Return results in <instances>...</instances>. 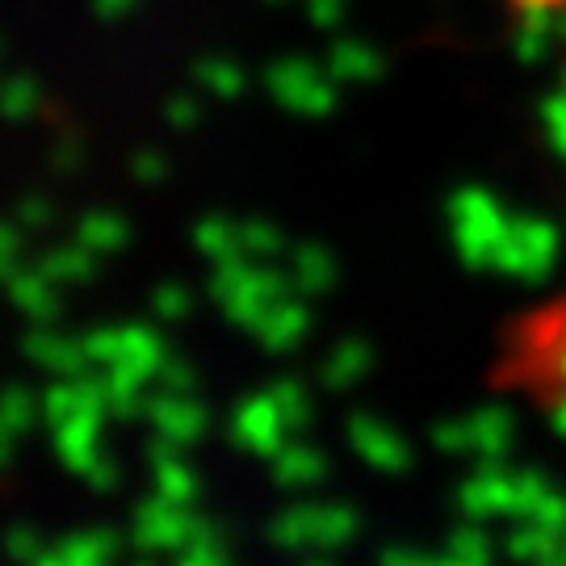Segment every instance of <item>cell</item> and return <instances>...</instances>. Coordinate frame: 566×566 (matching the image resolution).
Segmentation results:
<instances>
[{
	"instance_id": "obj_1",
	"label": "cell",
	"mask_w": 566,
	"mask_h": 566,
	"mask_svg": "<svg viewBox=\"0 0 566 566\" xmlns=\"http://www.w3.org/2000/svg\"><path fill=\"white\" fill-rule=\"evenodd\" d=\"M453 243L465 269H495V252L504 243L507 210L486 189H458L446 202Z\"/></svg>"
},
{
	"instance_id": "obj_2",
	"label": "cell",
	"mask_w": 566,
	"mask_h": 566,
	"mask_svg": "<svg viewBox=\"0 0 566 566\" xmlns=\"http://www.w3.org/2000/svg\"><path fill=\"white\" fill-rule=\"evenodd\" d=\"M554 261H558V227L546 219H528V214H507L495 269L516 282H546Z\"/></svg>"
},
{
	"instance_id": "obj_3",
	"label": "cell",
	"mask_w": 566,
	"mask_h": 566,
	"mask_svg": "<svg viewBox=\"0 0 566 566\" xmlns=\"http://www.w3.org/2000/svg\"><path fill=\"white\" fill-rule=\"evenodd\" d=\"M290 290H294V277L282 273V269H273V264H243V273L235 277L231 294L219 306L227 311L231 324L256 336L261 324L269 319V311L282 298H290Z\"/></svg>"
},
{
	"instance_id": "obj_4",
	"label": "cell",
	"mask_w": 566,
	"mask_h": 566,
	"mask_svg": "<svg viewBox=\"0 0 566 566\" xmlns=\"http://www.w3.org/2000/svg\"><path fill=\"white\" fill-rule=\"evenodd\" d=\"M198 533V512H189L185 504H172L168 495H147L135 507V525H130V542L139 549H185Z\"/></svg>"
},
{
	"instance_id": "obj_5",
	"label": "cell",
	"mask_w": 566,
	"mask_h": 566,
	"mask_svg": "<svg viewBox=\"0 0 566 566\" xmlns=\"http://www.w3.org/2000/svg\"><path fill=\"white\" fill-rule=\"evenodd\" d=\"M269 93L294 109V114H306V118H319L336 105V93H332V81L327 72L311 67L303 60H282L269 67Z\"/></svg>"
},
{
	"instance_id": "obj_6",
	"label": "cell",
	"mask_w": 566,
	"mask_h": 566,
	"mask_svg": "<svg viewBox=\"0 0 566 566\" xmlns=\"http://www.w3.org/2000/svg\"><path fill=\"white\" fill-rule=\"evenodd\" d=\"M285 437H290V428H285L282 411H277L269 390L243 399V403L235 407V416H231V441L240 449H248V453L264 458V462H273V458L282 453Z\"/></svg>"
},
{
	"instance_id": "obj_7",
	"label": "cell",
	"mask_w": 566,
	"mask_h": 566,
	"mask_svg": "<svg viewBox=\"0 0 566 566\" xmlns=\"http://www.w3.org/2000/svg\"><path fill=\"white\" fill-rule=\"evenodd\" d=\"M458 507L470 521L486 516H512V470L504 458H479V474L458 486Z\"/></svg>"
},
{
	"instance_id": "obj_8",
	"label": "cell",
	"mask_w": 566,
	"mask_h": 566,
	"mask_svg": "<svg viewBox=\"0 0 566 566\" xmlns=\"http://www.w3.org/2000/svg\"><path fill=\"white\" fill-rule=\"evenodd\" d=\"M348 446L357 449L361 462H369L382 474H403L407 465H411V449H407L403 437L390 424H382V420L365 416V411L348 416Z\"/></svg>"
},
{
	"instance_id": "obj_9",
	"label": "cell",
	"mask_w": 566,
	"mask_h": 566,
	"mask_svg": "<svg viewBox=\"0 0 566 566\" xmlns=\"http://www.w3.org/2000/svg\"><path fill=\"white\" fill-rule=\"evenodd\" d=\"M147 420L151 428L168 437V441H177V446H193V441H202L206 428H210V416H206L202 403H193L189 395H177V390H160V395H151L147 399Z\"/></svg>"
},
{
	"instance_id": "obj_10",
	"label": "cell",
	"mask_w": 566,
	"mask_h": 566,
	"mask_svg": "<svg viewBox=\"0 0 566 566\" xmlns=\"http://www.w3.org/2000/svg\"><path fill=\"white\" fill-rule=\"evenodd\" d=\"M21 353L34 365H42L46 374H55V378H81L84 369H93L81 340H67L60 332H46V324H39L21 340Z\"/></svg>"
},
{
	"instance_id": "obj_11",
	"label": "cell",
	"mask_w": 566,
	"mask_h": 566,
	"mask_svg": "<svg viewBox=\"0 0 566 566\" xmlns=\"http://www.w3.org/2000/svg\"><path fill=\"white\" fill-rule=\"evenodd\" d=\"M102 411H76L55 428V453L72 474H88V465L102 453Z\"/></svg>"
},
{
	"instance_id": "obj_12",
	"label": "cell",
	"mask_w": 566,
	"mask_h": 566,
	"mask_svg": "<svg viewBox=\"0 0 566 566\" xmlns=\"http://www.w3.org/2000/svg\"><path fill=\"white\" fill-rule=\"evenodd\" d=\"M9 298L18 311H25L34 324H55L60 319V294H55V282L42 273V269H21L9 277Z\"/></svg>"
},
{
	"instance_id": "obj_13",
	"label": "cell",
	"mask_w": 566,
	"mask_h": 566,
	"mask_svg": "<svg viewBox=\"0 0 566 566\" xmlns=\"http://www.w3.org/2000/svg\"><path fill=\"white\" fill-rule=\"evenodd\" d=\"M118 336H122V348H118V361L114 365H126V369H135L139 378L151 382V378L160 374V365L168 361V344H164V336L147 324H126V327H118Z\"/></svg>"
},
{
	"instance_id": "obj_14",
	"label": "cell",
	"mask_w": 566,
	"mask_h": 566,
	"mask_svg": "<svg viewBox=\"0 0 566 566\" xmlns=\"http://www.w3.org/2000/svg\"><path fill=\"white\" fill-rule=\"evenodd\" d=\"M273 483L285 486V491H303V486H315L327 474V458L315 446H285L277 458H273Z\"/></svg>"
},
{
	"instance_id": "obj_15",
	"label": "cell",
	"mask_w": 566,
	"mask_h": 566,
	"mask_svg": "<svg viewBox=\"0 0 566 566\" xmlns=\"http://www.w3.org/2000/svg\"><path fill=\"white\" fill-rule=\"evenodd\" d=\"M290 277H294V290L298 294H327L332 282H336V256L327 252L324 243H298L290 252Z\"/></svg>"
},
{
	"instance_id": "obj_16",
	"label": "cell",
	"mask_w": 566,
	"mask_h": 566,
	"mask_svg": "<svg viewBox=\"0 0 566 566\" xmlns=\"http://www.w3.org/2000/svg\"><path fill=\"white\" fill-rule=\"evenodd\" d=\"M470 432H474V453L479 458H504L516 437V420L512 411L500 403H486L470 416Z\"/></svg>"
},
{
	"instance_id": "obj_17",
	"label": "cell",
	"mask_w": 566,
	"mask_h": 566,
	"mask_svg": "<svg viewBox=\"0 0 566 566\" xmlns=\"http://www.w3.org/2000/svg\"><path fill=\"white\" fill-rule=\"evenodd\" d=\"M369 365H374V348L357 336H348L332 348V357L324 361L319 369V378H324L327 390H348L353 382H361L365 374H369Z\"/></svg>"
},
{
	"instance_id": "obj_18",
	"label": "cell",
	"mask_w": 566,
	"mask_h": 566,
	"mask_svg": "<svg viewBox=\"0 0 566 566\" xmlns=\"http://www.w3.org/2000/svg\"><path fill=\"white\" fill-rule=\"evenodd\" d=\"M306 327H311V315H306V306L294 303V298H282V303L269 311V319L261 324L256 340H261L269 353H290V348H294V344L306 336Z\"/></svg>"
},
{
	"instance_id": "obj_19",
	"label": "cell",
	"mask_w": 566,
	"mask_h": 566,
	"mask_svg": "<svg viewBox=\"0 0 566 566\" xmlns=\"http://www.w3.org/2000/svg\"><path fill=\"white\" fill-rule=\"evenodd\" d=\"M315 525H319V504H290L269 521V542L282 549L315 546Z\"/></svg>"
},
{
	"instance_id": "obj_20",
	"label": "cell",
	"mask_w": 566,
	"mask_h": 566,
	"mask_svg": "<svg viewBox=\"0 0 566 566\" xmlns=\"http://www.w3.org/2000/svg\"><path fill=\"white\" fill-rule=\"evenodd\" d=\"M34 416H42V399L34 403L30 386H9L0 403V446H13L18 437H25L34 428Z\"/></svg>"
},
{
	"instance_id": "obj_21",
	"label": "cell",
	"mask_w": 566,
	"mask_h": 566,
	"mask_svg": "<svg viewBox=\"0 0 566 566\" xmlns=\"http://www.w3.org/2000/svg\"><path fill=\"white\" fill-rule=\"evenodd\" d=\"M327 72H332L336 81H369V76L382 72V60H378V51H369L365 42L344 39L327 51Z\"/></svg>"
},
{
	"instance_id": "obj_22",
	"label": "cell",
	"mask_w": 566,
	"mask_h": 566,
	"mask_svg": "<svg viewBox=\"0 0 566 566\" xmlns=\"http://www.w3.org/2000/svg\"><path fill=\"white\" fill-rule=\"evenodd\" d=\"M76 240H81L84 248H93L97 256H109V252H118L122 243L130 240V227H126V219L114 214V210H93V214H84L81 227H76Z\"/></svg>"
},
{
	"instance_id": "obj_23",
	"label": "cell",
	"mask_w": 566,
	"mask_h": 566,
	"mask_svg": "<svg viewBox=\"0 0 566 566\" xmlns=\"http://www.w3.org/2000/svg\"><path fill=\"white\" fill-rule=\"evenodd\" d=\"M143 382H147V378H139L135 369H126V365H109V369H105V386H109V416H118V420L147 416Z\"/></svg>"
},
{
	"instance_id": "obj_24",
	"label": "cell",
	"mask_w": 566,
	"mask_h": 566,
	"mask_svg": "<svg viewBox=\"0 0 566 566\" xmlns=\"http://www.w3.org/2000/svg\"><path fill=\"white\" fill-rule=\"evenodd\" d=\"M39 269L55 285L60 282H88V277L97 273V252H93V248H84V243H76V248H51V252L42 256Z\"/></svg>"
},
{
	"instance_id": "obj_25",
	"label": "cell",
	"mask_w": 566,
	"mask_h": 566,
	"mask_svg": "<svg viewBox=\"0 0 566 566\" xmlns=\"http://www.w3.org/2000/svg\"><path fill=\"white\" fill-rule=\"evenodd\" d=\"M193 243H198L214 264L231 261V256H248L240 240V223L219 219V214H210V219H202V223L193 227Z\"/></svg>"
},
{
	"instance_id": "obj_26",
	"label": "cell",
	"mask_w": 566,
	"mask_h": 566,
	"mask_svg": "<svg viewBox=\"0 0 566 566\" xmlns=\"http://www.w3.org/2000/svg\"><path fill=\"white\" fill-rule=\"evenodd\" d=\"M118 537L109 533V528H84V533H72V537H63L60 542V554L67 563H97V566H109L118 558Z\"/></svg>"
},
{
	"instance_id": "obj_27",
	"label": "cell",
	"mask_w": 566,
	"mask_h": 566,
	"mask_svg": "<svg viewBox=\"0 0 566 566\" xmlns=\"http://www.w3.org/2000/svg\"><path fill=\"white\" fill-rule=\"evenodd\" d=\"M558 542H563V537H558V533H549L546 525H537V521H521V528H512V533H507V558H512V563L537 566L549 549L558 546Z\"/></svg>"
},
{
	"instance_id": "obj_28",
	"label": "cell",
	"mask_w": 566,
	"mask_h": 566,
	"mask_svg": "<svg viewBox=\"0 0 566 566\" xmlns=\"http://www.w3.org/2000/svg\"><path fill=\"white\" fill-rule=\"evenodd\" d=\"M151 474H156V491L168 495L172 504L189 507L193 500H198V491H202V486H198V474L181 462V453H177V458H160V462H151Z\"/></svg>"
},
{
	"instance_id": "obj_29",
	"label": "cell",
	"mask_w": 566,
	"mask_h": 566,
	"mask_svg": "<svg viewBox=\"0 0 566 566\" xmlns=\"http://www.w3.org/2000/svg\"><path fill=\"white\" fill-rule=\"evenodd\" d=\"M361 528V516L348 504H319V525H315V549H336L353 542Z\"/></svg>"
},
{
	"instance_id": "obj_30",
	"label": "cell",
	"mask_w": 566,
	"mask_h": 566,
	"mask_svg": "<svg viewBox=\"0 0 566 566\" xmlns=\"http://www.w3.org/2000/svg\"><path fill=\"white\" fill-rule=\"evenodd\" d=\"M269 395H273V403H277L290 432L311 428V395H306V386L298 378H277V382L269 386Z\"/></svg>"
},
{
	"instance_id": "obj_31",
	"label": "cell",
	"mask_w": 566,
	"mask_h": 566,
	"mask_svg": "<svg viewBox=\"0 0 566 566\" xmlns=\"http://www.w3.org/2000/svg\"><path fill=\"white\" fill-rule=\"evenodd\" d=\"M549 479L542 470H512V516L516 521H528L537 516V507L549 500Z\"/></svg>"
},
{
	"instance_id": "obj_32",
	"label": "cell",
	"mask_w": 566,
	"mask_h": 566,
	"mask_svg": "<svg viewBox=\"0 0 566 566\" xmlns=\"http://www.w3.org/2000/svg\"><path fill=\"white\" fill-rule=\"evenodd\" d=\"M449 563L453 566H491L495 558V546H491V537H486L483 528L474 525H462L449 533Z\"/></svg>"
},
{
	"instance_id": "obj_33",
	"label": "cell",
	"mask_w": 566,
	"mask_h": 566,
	"mask_svg": "<svg viewBox=\"0 0 566 566\" xmlns=\"http://www.w3.org/2000/svg\"><path fill=\"white\" fill-rule=\"evenodd\" d=\"M240 240H243V252L256 256V261H273V256L285 252L282 227H273L269 219H248V223H240Z\"/></svg>"
},
{
	"instance_id": "obj_34",
	"label": "cell",
	"mask_w": 566,
	"mask_h": 566,
	"mask_svg": "<svg viewBox=\"0 0 566 566\" xmlns=\"http://www.w3.org/2000/svg\"><path fill=\"white\" fill-rule=\"evenodd\" d=\"M81 411V395H76V378H60L42 390V420L51 428H60L67 416Z\"/></svg>"
},
{
	"instance_id": "obj_35",
	"label": "cell",
	"mask_w": 566,
	"mask_h": 566,
	"mask_svg": "<svg viewBox=\"0 0 566 566\" xmlns=\"http://www.w3.org/2000/svg\"><path fill=\"white\" fill-rule=\"evenodd\" d=\"M428 441L441 449V453H453V458H462V453H474L470 416H462V420H437V424L428 428Z\"/></svg>"
},
{
	"instance_id": "obj_36",
	"label": "cell",
	"mask_w": 566,
	"mask_h": 566,
	"mask_svg": "<svg viewBox=\"0 0 566 566\" xmlns=\"http://www.w3.org/2000/svg\"><path fill=\"white\" fill-rule=\"evenodd\" d=\"M198 81H202L210 93H219V97H240V88H243L240 67L231 60H202L198 63Z\"/></svg>"
},
{
	"instance_id": "obj_37",
	"label": "cell",
	"mask_w": 566,
	"mask_h": 566,
	"mask_svg": "<svg viewBox=\"0 0 566 566\" xmlns=\"http://www.w3.org/2000/svg\"><path fill=\"white\" fill-rule=\"evenodd\" d=\"M189 306H193V294L177 282L156 285V294H151V311H156L160 319H185V315H189Z\"/></svg>"
},
{
	"instance_id": "obj_38",
	"label": "cell",
	"mask_w": 566,
	"mask_h": 566,
	"mask_svg": "<svg viewBox=\"0 0 566 566\" xmlns=\"http://www.w3.org/2000/svg\"><path fill=\"white\" fill-rule=\"evenodd\" d=\"M81 344H84V353H88V361L102 365V369H109V365L118 361L122 336H118V327H93Z\"/></svg>"
},
{
	"instance_id": "obj_39",
	"label": "cell",
	"mask_w": 566,
	"mask_h": 566,
	"mask_svg": "<svg viewBox=\"0 0 566 566\" xmlns=\"http://www.w3.org/2000/svg\"><path fill=\"white\" fill-rule=\"evenodd\" d=\"M34 105H39V84L30 81V76H13L9 88H4V114L21 122L25 114H34Z\"/></svg>"
},
{
	"instance_id": "obj_40",
	"label": "cell",
	"mask_w": 566,
	"mask_h": 566,
	"mask_svg": "<svg viewBox=\"0 0 566 566\" xmlns=\"http://www.w3.org/2000/svg\"><path fill=\"white\" fill-rule=\"evenodd\" d=\"M4 549H9V558H13V563L30 566L42 554L39 528H34V525H13V528H9V537H4Z\"/></svg>"
},
{
	"instance_id": "obj_41",
	"label": "cell",
	"mask_w": 566,
	"mask_h": 566,
	"mask_svg": "<svg viewBox=\"0 0 566 566\" xmlns=\"http://www.w3.org/2000/svg\"><path fill=\"white\" fill-rule=\"evenodd\" d=\"M156 382L160 390H177V395H193V386H198V374H193V365L181 361V357H172L168 353V361L160 365V374H156Z\"/></svg>"
},
{
	"instance_id": "obj_42",
	"label": "cell",
	"mask_w": 566,
	"mask_h": 566,
	"mask_svg": "<svg viewBox=\"0 0 566 566\" xmlns=\"http://www.w3.org/2000/svg\"><path fill=\"white\" fill-rule=\"evenodd\" d=\"M177 566H231L227 542H198V546L177 549Z\"/></svg>"
},
{
	"instance_id": "obj_43",
	"label": "cell",
	"mask_w": 566,
	"mask_h": 566,
	"mask_svg": "<svg viewBox=\"0 0 566 566\" xmlns=\"http://www.w3.org/2000/svg\"><path fill=\"white\" fill-rule=\"evenodd\" d=\"M542 118H546V130H549L554 151L566 160V93H558V97H549V102L542 105Z\"/></svg>"
},
{
	"instance_id": "obj_44",
	"label": "cell",
	"mask_w": 566,
	"mask_h": 566,
	"mask_svg": "<svg viewBox=\"0 0 566 566\" xmlns=\"http://www.w3.org/2000/svg\"><path fill=\"white\" fill-rule=\"evenodd\" d=\"M21 223H9L0 227V269H4V277H13L21 273Z\"/></svg>"
},
{
	"instance_id": "obj_45",
	"label": "cell",
	"mask_w": 566,
	"mask_h": 566,
	"mask_svg": "<svg viewBox=\"0 0 566 566\" xmlns=\"http://www.w3.org/2000/svg\"><path fill=\"white\" fill-rule=\"evenodd\" d=\"M528 521H537V525H546L549 533L566 537V495L549 491V500L542 507H537V516H528Z\"/></svg>"
},
{
	"instance_id": "obj_46",
	"label": "cell",
	"mask_w": 566,
	"mask_h": 566,
	"mask_svg": "<svg viewBox=\"0 0 566 566\" xmlns=\"http://www.w3.org/2000/svg\"><path fill=\"white\" fill-rule=\"evenodd\" d=\"M130 172H135L143 185H156L168 177V160H164L160 151H139V156L130 160Z\"/></svg>"
},
{
	"instance_id": "obj_47",
	"label": "cell",
	"mask_w": 566,
	"mask_h": 566,
	"mask_svg": "<svg viewBox=\"0 0 566 566\" xmlns=\"http://www.w3.org/2000/svg\"><path fill=\"white\" fill-rule=\"evenodd\" d=\"M84 479H88V486H93V491H114V486H118V462H114V458H105V453H97V462L88 465V474H84Z\"/></svg>"
},
{
	"instance_id": "obj_48",
	"label": "cell",
	"mask_w": 566,
	"mask_h": 566,
	"mask_svg": "<svg viewBox=\"0 0 566 566\" xmlns=\"http://www.w3.org/2000/svg\"><path fill=\"white\" fill-rule=\"evenodd\" d=\"M164 114H168V122H172L177 130H189V126H198V118H202V105L181 93V97H172V102H168Z\"/></svg>"
},
{
	"instance_id": "obj_49",
	"label": "cell",
	"mask_w": 566,
	"mask_h": 566,
	"mask_svg": "<svg viewBox=\"0 0 566 566\" xmlns=\"http://www.w3.org/2000/svg\"><path fill=\"white\" fill-rule=\"evenodd\" d=\"M432 563V554L424 549H411V546H386L378 554V566H428Z\"/></svg>"
},
{
	"instance_id": "obj_50",
	"label": "cell",
	"mask_w": 566,
	"mask_h": 566,
	"mask_svg": "<svg viewBox=\"0 0 566 566\" xmlns=\"http://www.w3.org/2000/svg\"><path fill=\"white\" fill-rule=\"evenodd\" d=\"M18 223L34 227V231L46 227L51 223V202H46V198H25V202L18 206Z\"/></svg>"
},
{
	"instance_id": "obj_51",
	"label": "cell",
	"mask_w": 566,
	"mask_h": 566,
	"mask_svg": "<svg viewBox=\"0 0 566 566\" xmlns=\"http://www.w3.org/2000/svg\"><path fill=\"white\" fill-rule=\"evenodd\" d=\"M303 4L315 25H336V21H340V9H344V0H303Z\"/></svg>"
},
{
	"instance_id": "obj_52",
	"label": "cell",
	"mask_w": 566,
	"mask_h": 566,
	"mask_svg": "<svg viewBox=\"0 0 566 566\" xmlns=\"http://www.w3.org/2000/svg\"><path fill=\"white\" fill-rule=\"evenodd\" d=\"M549 428H554V432L566 441V395H558V399H554V407H549Z\"/></svg>"
},
{
	"instance_id": "obj_53",
	"label": "cell",
	"mask_w": 566,
	"mask_h": 566,
	"mask_svg": "<svg viewBox=\"0 0 566 566\" xmlns=\"http://www.w3.org/2000/svg\"><path fill=\"white\" fill-rule=\"evenodd\" d=\"M93 4H97L102 18H122L126 9H135V0H93Z\"/></svg>"
},
{
	"instance_id": "obj_54",
	"label": "cell",
	"mask_w": 566,
	"mask_h": 566,
	"mask_svg": "<svg viewBox=\"0 0 566 566\" xmlns=\"http://www.w3.org/2000/svg\"><path fill=\"white\" fill-rule=\"evenodd\" d=\"M30 566H67V558H63L60 546H55V549H42V554Z\"/></svg>"
},
{
	"instance_id": "obj_55",
	"label": "cell",
	"mask_w": 566,
	"mask_h": 566,
	"mask_svg": "<svg viewBox=\"0 0 566 566\" xmlns=\"http://www.w3.org/2000/svg\"><path fill=\"white\" fill-rule=\"evenodd\" d=\"M549 374H554V378L566 386V344L558 348V353H554V361H549Z\"/></svg>"
},
{
	"instance_id": "obj_56",
	"label": "cell",
	"mask_w": 566,
	"mask_h": 566,
	"mask_svg": "<svg viewBox=\"0 0 566 566\" xmlns=\"http://www.w3.org/2000/svg\"><path fill=\"white\" fill-rule=\"evenodd\" d=\"M537 566H566V537H563V542H558L554 549H549V554H546V558H542Z\"/></svg>"
},
{
	"instance_id": "obj_57",
	"label": "cell",
	"mask_w": 566,
	"mask_h": 566,
	"mask_svg": "<svg viewBox=\"0 0 566 566\" xmlns=\"http://www.w3.org/2000/svg\"><path fill=\"white\" fill-rule=\"evenodd\" d=\"M521 4H525V9H554L558 0H521Z\"/></svg>"
},
{
	"instance_id": "obj_58",
	"label": "cell",
	"mask_w": 566,
	"mask_h": 566,
	"mask_svg": "<svg viewBox=\"0 0 566 566\" xmlns=\"http://www.w3.org/2000/svg\"><path fill=\"white\" fill-rule=\"evenodd\" d=\"M554 34H558V39H566V13L558 21H554Z\"/></svg>"
},
{
	"instance_id": "obj_59",
	"label": "cell",
	"mask_w": 566,
	"mask_h": 566,
	"mask_svg": "<svg viewBox=\"0 0 566 566\" xmlns=\"http://www.w3.org/2000/svg\"><path fill=\"white\" fill-rule=\"evenodd\" d=\"M428 566H453V563H449V554H441V558H432Z\"/></svg>"
},
{
	"instance_id": "obj_60",
	"label": "cell",
	"mask_w": 566,
	"mask_h": 566,
	"mask_svg": "<svg viewBox=\"0 0 566 566\" xmlns=\"http://www.w3.org/2000/svg\"><path fill=\"white\" fill-rule=\"evenodd\" d=\"M303 566H332L327 558H315V563H303Z\"/></svg>"
},
{
	"instance_id": "obj_61",
	"label": "cell",
	"mask_w": 566,
	"mask_h": 566,
	"mask_svg": "<svg viewBox=\"0 0 566 566\" xmlns=\"http://www.w3.org/2000/svg\"><path fill=\"white\" fill-rule=\"evenodd\" d=\"M67 566H97V563H67Z\"/></svg>"
},
{
	"instance_id": "obj_62",
	"label": "cell",
	"mask_w": 566,
	"mask_h": 566,
	"mask_svg": "<svg viewBox=\"0 0 566 566\" xmlns=\"http://www.w3.org/2000/svg\"><path fill=\"white\" fill-rule=\"evenodd\" d=\"M130 566H151V563H130Z\"/></svg>"
}]
</instances>
